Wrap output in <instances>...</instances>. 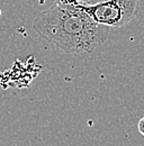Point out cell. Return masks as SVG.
Masks as SVG:
<instances>
[{"instance_id": "3957f363", "label": "cell", "mask_w": 144, "mask_h": 146, "mask_svg": "<svg viewBox=\"0 0 144 146\" xmlns=\"http://www.w3.org/2000/svg\"><path fill=\"white\" fill-rule=\"evenodd\" d=\"M81 0H55V5L61 8L67 9H75Z\"/></svg>"}, {"instance_id": "7a4b0ae2", "label": "cell", "mask_w": 144, "mask_h": 146, "mask_svg": "<svg viewBox=\"0 0 144 146\" xmlns=\"http://www.w3.org/2000/svg\"><path fill=\"white\" fill-rule=\"evenodd\" d=\"M140 0H106L98 3L80 1L77 8L88 14L96 23L119 28L127 25L135 17Z\"/></svg>"}, {"instance_id": "277c9868", "label": "cell", "mask_w": 144, "mask_h": 146, "mask_svg": "<svg viewBox=\"0 0 144 146\" xmlns=\"http://www.w3.org/2000/svg\"><path fill=\"white\" fill-rule=\"evenodd\" d=\"M137 129H139V131L141 133V135L144 136V117L140 119V121H139V124H137Z\"/></svg>"}, {"instance_id": "6da1fadb", "label": "cell", "mask_w": 144, "mask_h": 146, "mask_svg": "<svg viewBox=\"0 0 144 146\" xmlns=\"http://www.w3.org/2000/svg\"><path fill=\"white\" fill-rule=\"evenodd\" d=\"M33 28L67 54L92 53L106 42L109 32L81 9L61 8L55 3L36 16Z\"/></svg>"}]
</instances>
